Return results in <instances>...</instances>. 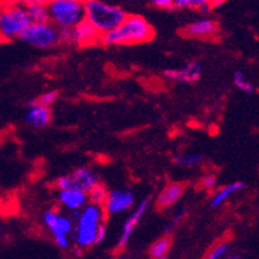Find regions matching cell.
Here are the masks:
<instances>
[{
	"instance_id": "e0dca14e",
	"label": "cell",
	"mask_w": 259,
	"mask_h": 259,
	"mask_svg": "<svg viewBox=\"0 0 259 259\" xmlns=\"http://www.w3.org/2000/svg\"><path fill=\"white\" fill-rule=\"evenodd\" d=\"M242 189H245V184H243L242 181H235V183H232V184L222 187L221 189L215 191L214 194L211 196V208H220V206H222V205L228 201L229 198L232 197L233 194L238 193Z\"/></svg>"
},
{
	"instance_id": "8fae6325",
	"label": "cell",
	"mask_w": 259,
	"mask_h": 259,
	"mask_svg": "<svg viewBox=\"0 0 259 259\" xmlns=\"http://www.w3.org/2000/svg\"><path fill=\"white\" fill-rule=\"evenodd\" d=\"M150 204L151 198H144L143 201H140V204H138L135 208H133V211L130 213V215L126 219L124 224H123L122 232H120L119 239H118V245H116L118 250H123L128 245L130 239L133 237L137 226L139 225L140 220L143 219V215L146 214Z\"/></svg>"
},
{
	"instance_id": "d4e9b609",
	"label": "cell",
	"mask_w": 259,
	"mask_h": 259,
	"mask_svg": "<svg viewBox=\"0 0 259 259\" xmlns=\"http://www.w3.org/2000/svg\"><path fill=\"white\" fill-rule=\"evenodd\" d=\"M57 98H58V92H56V90H48V92H45L44 94H41V96L37 98V101L41 103V105L49 106V107H51V106L57 101Z\"/></svg>"
},
{
	"instance_id": "5b68a950",
	"label": "cell",
	"mask_w": 259,
	"mask_h": 259,
	"mask_svg": "<svg viewBox=\"0 0 259 259\" xmlns=\"http://www.w3.org/2000/svg\"><path fill=\"white\" fill-rule=\"evenodd\" d=\"M49 21L58 29L73 28L85 19V0H48Z\"/></svg>"
},
{
	"instance_id": "f1b7e54d",
	"label": "cell",
	"mask_w": 259,
	"mask_h": 259,
	"mask_svg": "<svg viewBox=\"0 0 259 259\" xmlns=\"http://www.w3.org/2000/svg\"><path fill=\"white\" fill-rule=\"evenodd\" d=\"M151 4H154L155 7L161 8V10H172L174 3L172 0H150Z\"/></svg>"
},
{
	"instance_id": "277c9868",
	"label": "cell",
	"mask_w": 259,
	"mask_h": 259,
	"mask_svg": "<svg viewBox=\"0 0 259 259\" xmlns=\"http://www.w3.org/2000/svg\"><path fill=\"white\" fill-rule=\"evenodd\" d=\"M32 23L27 7L19 4H3L0 7V41H12Z\"/></svg>"
},
{
	"instance_id": "6da1fadb",
	"label": "cell",
	"mask_w": 259,
	"mask_h": 259,
	"mask_svg": "<svg viewBox=\"0 0 259 259\" xmlns=\"http://www.w3.org/2000/svg\"><path fill=\"white\" fill-rule=\"evenodd\" d=\"M154 27L139 15H128L118 27L101 36L102 44L110 47L118 45H135L148 42L154 38Z\"/></svg>"
},
{
	"instance_id": "44dd1931",
	"label": "cell",
	"mask_w": 259,
	"mask_h": 259,
	"mask_svg": "<svg viewBox=\"0 0 259 259\" xmlns=\"http://www.w3.org/2000/svg\"><path fill=\"white\" fill-rule=\"evenodd\" d=\"M204 161V155L202 154H180L174 157V163L179 167L193 168Z\"/></svg>"
},
{
	"instance_id": "5bb4252c",
	"label": "cell",
	"mask_w": 259,
	"mask_h": 259,
	"mask_svg": "<svg viewBox=\"0 0 259 259\" xmlns=\"http://www.w3.org/2000/svg\"><path fill=\"white\" fill-rule=\"evenodd\" d=\"M57 198L62 208L70 211H79L89 202L88 192L75 189V188L58 189Z\"/></svg>"
},
{
	"instance_id": "d6a6232c",
	"label": "cell",
	"mask_w": 259,
	"mask_h": 259,
	"mask_svg": "<svg viewBox=\"0 0 259 259\" xmlns=\"http://www.w3.org/2000/svg\"><path fill=\"white\" fill-rule=\"evenodd\" d=\"M2 6H3V3H2V0H0V7H2Z\"/></svg>"
},
{
	"instance_id": "836d02e7",
	"label": "cell",
	"mask_w": 259,
	"mask_h": 259,
	"mask_svg": "<svg viewBox=\"0 0 259 259\" xmlns=\"http://www.w3.org/2000/svg\"><path fill=\"white\" fill-rule=\"evenodd\" d=\"M258 170H259V165H258Z\"/></svg>"
},
{
	"instance_id": "603a6c76",
	"label": "cell",
	"mask_w": 259,
	"mask_h": 259,
	"mask_svg": "<svg viewBox=\"0 0 259 259\" xmlns=\"http://www.w3.org/2000/svg\"><path fill=\"white\" fill-rule=\"evenodd\" d=\"M107 194H109V191L102 184H97L88 192V197H89V202L103 205L107 198Z\"/></svg>"
},
{
	"instance_id": "83f0119b",
	"label": "cell",
	"mask_w": 259,
	"mask_h": 259,
	"mask_svg": "<svg viewBox=\"0 0 259 259\" xmlns=\"http://www.w3.org/2000/svg\"><path fill=\"white\" fill-rule=\"evenodd\" d=\"M2 3L3 4H19V6H24V7H28V6H31V4H37V3L47 4L48 3V0H2Z\"/></svg>"
},
{
	"instance_id": "1f68e13d",
	"label": "cell",
	"mask_w": 259,
	"mask_h": 259,
	"mask_svg": "<svg viewBox=\"0 0 259 259\" xmlns=\"http://www.w3.org/2000/svg\"><path fill=\"white\" fill-rule=\"evenodd\" d=\"M2 233H3V224L0 222V234H2Z\"/></svg>"
},
{
	"instance_id": "4316f807",
	"label": "cell",
	"mask_w": 259,
	"mask_h": 259,
	"mask_svg": "<svg viewBox=\"0 0 259 259\" xmlns=\"http://www.w3.org/2000/svg\"><path fill=\"white\" fill-rule=\"evenodd\" d=\"M217 181H219L217 175L214 174L205 175L204 178L201 179V187L204 188V189H206V191H213V189L215 188V185H217Z\"/></svg>"
},
{
	"instance_id": "cb8c5ba5",
	"label": "cell",
	"mask_w": 259,
	"mask_h": 259,
	"mask_svg": "<svg viewBox=\"0 0 259 259\" xmlns=\"http://www.w3.org/2000/svg\"><path fill=\"white\" fill-rule=\"evenodd\" d=\"M230 251V246H229L228 242H221L217 243L211 247L210 251L208 252V259H222L225 258L226 255Z\"/></svg>"
},
{
	"instance_id": "30bf717a",
	"label": "cell",
	"mask_w": 259,
	"mask_h": 259,
	"mask_svg": "<svg viewBox=\"0 0 259 259\" xmlns=\"http://www.w3.org/2000/svg\"><path fill=\"white\" fill-rule=\"evenodd\" d=\"M135 196L128 189H113L107 194L105 204L102 205L107 215L126 213L134 208Z\"/></svg>"
},
{
	"instance_id": "4fadbf2b",
	"label": "cell",
	"mask_w": 259,
	"mask_h": 259,
	"mask_svg": "<svg viewBox=\"0 0 259 259\" xmlns=\"http://www.w3.org/2000/svg\"><path fill=\"white\" fill-rule=\"evenodd\" d=\"M25 122L33 128H42L47 127L52 120V111L49 106L41 105L37 99L28 102Z\"/></svg>"
},
{
	"instance_id": "52a82bcc",
	"label": "cell",
	"mask_w": 259,
	"mask_h": 259,
	"mask_svg": "<svg viewBox=\"0 0 259 259\" xmlns=\"http://www.w3.org/2000/svg\"><path fill=\"white\" fill-rule=\"evenodd\" d=\"M45 228L55 239L56 245L62 250H66L70 246V237H72L74 222L68 215L61 214L60 211L52 209L47 210L42 217Z\"/></svg>"
},
{
	"instance_id": "7c38bea8",
	"label": "cell",
	"mask_w": 259,
	"mask_h": 259,
	"mask_svg": "<svg viewBox=\"0 0 259 259\" xmlns=\"http://www.w3.org/2000/svg\"><path fill=\"white\" fill-rule=\"evenodd\" d=\"M202 73L201 65L197 61H192L180 69H165L163 75L167 79L179 83H191L200 79Z\"/></svg>"
},
{
	"instance_id": "8992f818",
	"label": "cell",
	"mask_w": 259,
	"mask_h": 259,
	"mask_svg": "<svg viewBox=\"0 0 259 259\" xmlns=\"http://www.w3.org/2000/svg\"><path fill=\"white\" fill-rule=\"evenodd\" d=\"M19 38L33 48L51 49L60 42V29L51 21L31 23Z\"/></svg>"
},
{
	"instance_id": "d6986e66",
	"label": "cell",
	"mask_w": 259,
	"mask_h": 259,
	"mask_svg": "<svg viewBox=\"0 0 259 259\" xmlns=\"http://www.w3.org/2000/svg\"><path fill=\"white\" fill-rule=\"evenodd\" d=\"M175 8L180 10H197L200 12L208 14L211 10L209 0H172Z\"/></svg>"
},
{
	"instance_id": "ffe728a7",
	"label": "cell",
	"mask_w": 259,
	"mask_h": 259,
	"mask_svg": "<svg viewBox=\"0 0 259 259\" xmlns=\"http://www.w3.org/2000/svg\"><path fill=\"white\" fill-rule=\"evenodd\" d=\"M27 11L32 23H47V21H49V12L47 4H31L27 7Z\"/></svg>"
},
{
	"instance_id": "9c48e42d",
	"label": "cell",
	"mask_w": 259,
	"mask_h": 259,
	"mask_svg": "<svg viewBox=\"0 0 259 259\" xmlns=\"http://www.w3.org/2000/svg\"><path fill=\"white\" fill-rule=\"evenodd\" d=\"M99 184V178L96 172H93L88 167H79L74 169L72 174L64 175L56 180V188L57 189H68V188H75L81 191L89 192L94 185Z\"/></svg>"
},
{
	"instance_id": "2e32d148",
	"label": "cell",
	"mask_w": 259,
	"mask_h": 259,
	"mask_svg": "<svg viewBox=\"0 0 259 259\" xmlns=\"http://www.w3.org/2000/svg\"><path fill=\"white\" fill-rule=\"evenodd\" d=\"M185 185L183 183L175 181V183H169L167 187L164 188L163 191L159 193L156 198L157 208L160 209H168L172 208L176 202L184 196Z\"/></svg>"
},
{
	"instance_id": "484cf974",
	"label": "cell",
	"mask_w": 259,
	"mask_h": 259,
	"mask_svg": "<svg viewBox=\"0 0 259 259\" xmlns=\"http://www.w3.org/2000/svg\"><path fill=\"white\" fill-rule=\"evenodd\" d=\"M184 217H185V209H181V210L179 211V213H176V214H175L174 219L170 220L169 224H168V225H167V228L164 229V232H165V234L168 235L170 232H172V230H174L175 228H176V226L180 225L181 222H183V220H184Z\"/></svg>"
},
{
	"instance_id": "3957f363",
	"label": "cell",
	"mask_w": 259,
	"mask_h": 259,
	"mask_svg": "<svg viewBox=\"0 0 259 259\" xmlns=\"http://www.w3.org/2000/svg\"><path fill=\"white\" fill-rule=\"evenodd\" d=\"M126 16V11L119 6L102 0H85V20L89 21L101 34L118 27Z\"/></svg>"
},
{
	"instance_id": "ba28073f",
	"label": "cell",
	"mask_w": 259,
	"mask_h": 259,
	"mask_svg": "<svg viewBox=\"0 0 259 259\" xmlns=\"http://www.w3.org/2000/svg\"><path fill=\"white\" fill-rule=\"evenodd\" d=\"M102 34L97 31L88 20H81L73 28L60 29V42L77 44L79 47H90L101 41Z\"/></svg>"
},
{
	"instance_id": "9a60e30c",
	"label": "cell",
	"mask_w": 259,
	"mask_h": 259,
	"mask_svg": "<svg viewBox=\"0 0 259 259\" xmlns=\"http://www.w3.org/2000/svg\"><path fill=\"white\" fill-rule=\"evenodd\" d=\"M219 25L213 19L202 17L194 20L185 27V34L194 38H209L217 33Z\"/></svg>"
},
{
	"instance_id": "ac0fdd59",
	"label": "cell",
	"mask_w": 259,
	"mask_h": 259,
	"mask_svg": "<svg viewBox=\"0 0 259 259\" xmlns=\"http://www.w3.org/2000/svg\"><path fill=\"white\" fill-rule=\"evenodd\" d=\"M170 247H172V241L168 235H165V237H161L151 245L150 250H148V255L152 259H165L169 255Z\"/></svg>"
},
{
	"instance_id": "7402d4cb",
	"label": "cell",
	"mask_w": 259,
	"mask_h": 259,
	"mask_svg": "<svg viewBox=\"0 0 259 259\" xmlns=\"http://www.w3.org/2000/svg\"><path fill=\"white\" fill-rule=\"evenodd\" d=\"M233 82H234L235 88L241 90V92L247 93V94H252V93L255 92L254 85H252L251 82L246 79V75L242 70H237V72L234 73V75H233Z\"/></svg>"
},
{
	"instance_id": "7a4b0ae2",
	"label": "cell",
	"mask_w": 259,
	"mask_h": 259,
	"mask_svg": "<svg viewBox=\"0 0 259 259\" xmlns=\"http://www.w3.org/2000/svg\"><path fill=\"white\" fill-rule=\"evenodd\" d=\"M106 211L102 205L88 202L79 211H75L74 228L72 238L75 245L88 250L97 245V232L102 222L106 221Z\"/></svg>"
},
{
	"instance_id": "f546056e",
	"label": "cell",
	"mask_w": 259,
	"mask_h": 259,
	"mask_svg": "<svg viewBox=\"0 0 259 259\" xmlns=\"http://www.w3.org/2000/svg\"><path fill=\"white\" fill-rule=\"evenodd\" d=\"M106 237H107V225H106L105 221L101 224V226L98 228V232H97V243H102Z\"/></svg>"
},
{
	"instance_id": "4dcf8cb0",
	"label": "cell",
	"mask_w": 259,
	"mask_h": 259,
	"mask_svg": "<svg viewBox=\"0 0 259 259\" xmlns=\"http://www.w3.org/2000/svg\"><path fill=\"white\" fill-rule=\"evenodd\" d=\"M226 2H228V0H209V6H210V8L213 10V8H219L221 7V6H224Z\"/></svg>"
}]
</instances>
